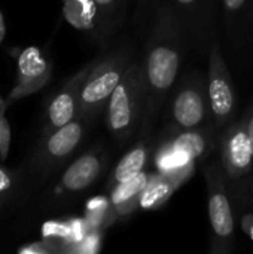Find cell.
Wrapping results in <instances>:
<instances>
[{
  "mask_svg": "<svg viewBox=\"0 0 253 254\" xmlns=\"http://www.w3.org/2000/svg\"><path fill=\"white\" fill-rule=\"evenodd\" d=\"M6 106H7V103L0 97V115H4V110H6Z\"/></svg>",
  "mask_w": 253,
  "mask_h": 254,
  "instance_id": "cell-29",
  "label": "cell"
},
{
  "mask_svg": "<svg viewBox=\"0 0 253 254\" xmlns=\"http://www.w3.org/2000/svg\"><path fill=\"white\" fill-rule=\"evenodd\" d=\"M10 147V127L4 115H0V159L4 161Z\"/></svg>",
  "mask_w": 253,
  "mask_h": 254,
  "instance_id": "cell-24",
  "label": "cell"
},
{
  "mask_svg": "<svg viewBox=\"0 0 253 254\" xmlns=\"http://www.w3.org/2000/svg\"><path fill=\"white\" fill-rule=\"evenodd\" d=\"M151 129H152V124L149 122L142 124V128L137 134L139 138L134 141L133 147L125 152V155L118 161V164L113 167L112 173L109 174L106 185H104L106 192H109L116 185L148 170V165L155 150V143H154Z\"/></svg>",
  "mask_w": 253,
  "mask_h": 254,
  "instance_id": "cell-12",
  "label": "cell"
},
{
  "mask_svg": "<svg viewBox=\"0 0 253 254\" xmlns=\"http://www.w3.org/2000/svg\"><path fill=\"white\" fill-rule=\"evenodd\" d=\"M186 31L170 3L158 6L143 60L146 110L143 122L154 124L167 94L173 89L183 58Z\"/></svg>",
  "mask_w": 253,
  "mask_h": 254,
  "instance_id": "cell-1",
  "label": "cell"
},
{
  "mask_svg": "<svg viewBox=\"0 0 253 254\" xmlns=\"http://www.w3.org/2000/svg\"><path fill=\"white\" fill-rule=\"evenodd\" d=\"M207 183V214L212 231L210 252L230 253L234 246L236 220L231 204L230 186L221 162L213 161L206 168Z\"/></svg>",
  "mask_w": 253,
  "mask_h": 254,
  "instance_id": "cell-5",
  "label": "cell"
},
{
  "mask_svg": "<svg viewBox=\"0 0 253 254\" xmlns=\"http://www.w3.org/2000/svg\"><path fill=\"white\" fill-rule=\"evenodd\" d=\"M219 162L230 190L242 192L253 179V149L246 124L231 122L219 138Z\"/></svg>",
  "mask_w": 253,
  "mask_h": 254,
  "instance_id": "cell-7",
  "label": "cell"
},
{
  "mask_svg": "<svg viewBox=\"0 0 253 254\" xmlns=\"http://www.w3.org/2000/svg\"><path fill=\"white\" fill-rule=\"evenodd\" d=\"M52 63L48 55L36 46L22 49L16 60V82L6 103L22 100L40 91L51 79Z\"/></svg>",
  "mask_w": 253,
  "mask_h": 254,
  "instance_id": "cell-10",
  "label": "cell"
},
{
  "mask_svg": "<svg viewBox=\"0 0 253 254\" xmlns=\"http://www.w3.org/2000/svg\"><path fill=\"white\" fill-rule=\"evenodd\" d=\"M195 167H188L177 173L164 174V173H151L148 186L145 188L140 196V208L151 211L164 207L173 193L194 174Z\"/></svg>",
  "mask_w": 253,
  "mask_h": 254,
  "instance_id": "cell-14",
  "label": "cell"
},
{
  "mask_svg": "<svg viewBox=\"0 0 253 254\" xmlns=\"http://www.w3.org/2000/svg\"><path fill=\"white\" fill-rule=\"evenodd\" d=\"M161 137L167 138L171 147L185 161H192L197 164L210 156V153L216 147V143H219L221 132L215 127V124H210L207 127L195 129L163 134Z\"/></svg>",
  "mask_w": 253,
  "mask_h": 254,
  "instance_id": "cell-13",
  "label": "cell"
},
{
  "mask_svg": "<svg viewBox=\"0 0 253 254\" xmlns=\"http://www.w3.org/2000/svg\"><path fill=\"white\" fill-rule=\"evenodd\" d=\"M101 246V232L89 231L79 243L69 247L67 254H94L100 250Z\"/></svg>",
  "mask_w": 253,
  "mask_h": 254,
  "instance_id": "cell-21",
  "label": "cell"
},
{
  "mask_svg": "<svg viewBox=\"0 0 253 254\" xmlns=\"http://www.w3.org/2000/svg\"><path fill=\"white\" fill-rule=\"evenodd\" d=\"M91 122L78 116L72 122L42 134V138L33 153L30 171L33 176L43 179L60 168L81 146Z\"/></svg>",
  "mask_w": 253,
  "mask_h": 254,
  "instance_id": "cell-6",
  "label": "cell"
},
{
  "mask_svg": "<svg viewBox=\"0 0 253 254\" xmlns=\"http://www.w3.org/2000/svg\"><path fill=\"white\" fill-rule=\"evenodd\" d=\"M253 225V213H246L242 219H240V226H242V231L248 235L251 228Z\"/></svg>",
  "mask_w": 253,
  "mask_h": 254,
  "instance_id": "cell-27",
  "label": "cell"
},
{
  "mask_svg": "<svg viewBox=\"0 0 253 254\" xmlns=\"http://www.w3.org/2000/svg\"><path fill=\"white\" fill-rule=\"evenodd\" d=\"M92 61L86 63L79 71H76L72 77H69L64 82V85L51 97L45 109V121H43L42 134L57 129L79 116L81 89L91 70Z\"/></svg>",
  "mask_w": 253,
  "mask_h": 254,
  "instance_id": "cell-11",
  "label": "cell"
},
{
  "mask_svg": "<svg viewBox=\"0 0 253 254\" xmlns=\"http://www.w3.org/2000/svg\"><path fill=\"white\" fill-rule=\"evenodd\" d=\"M248 237H249V238L253 241V225H252V228H251V231H249V234H248Z\"/></svg>",
  "mask_w": 253,
  "mask_h": 254,
  "instance_id": "cell-30",
  "label": "cell"
},
{
  "mask_svg": "<svg viewBox=\"0 0 253 254\" xmlns=\"http://www.w3.org/2000/svg\"><path fill=\"white\" fill-rule=\"evenodd\" d=\"M213 124L207 77L198 71L186 74L176 86L167 107L164 134L195 129Z\"/></svg>",
  "mask_w": 253,
  "mask_h": 254,
  "instance_id": "cell-4",
  "label": "cell"
},
{
  "mask_svg": "<svg viewBox=\"0 0 253 254\" xmlns=\"http://www.w3.org/2000/svg\"><path fill=\"white\" fill-rule=\"evenodd\" d=\"M243 121L246 124V129H248V134H249V138H251L253 149V106L249 109V112L243 116Z\"/></svg>",
  "mask_w": 253,
  "mask_h": 254,
  "instance_id": "cell-26",
  "label": "cell"
},
{
  "mask_svg": "<svg viewBox=\"0 0 253 254\" xmlns=\"http://www.w3.org/2000/svg\"><path fill=\"white\" fill-rule=\"evenodd\" d=\"M146 110V82L143 63L134 61L112 92L104 107V124L118 144L139 134Z\"/></svg>",
  "mask_w": 253,
  "mask_h": 254,
  "instance_id": "cell-2",
  "label": "cell"
},
{
  "mask_svg": "<svg viewBox=\"0 0 253 254\" xmlns=\"http://www.w3.org/2000/svg\"><path fill=\"white\" fill-rule=\"evenodd\" d=\"M4 34H6V25H4L3 15H1V12H0V43H1L3 39H4Z\"/></svg>",
  "mask_w": 253,
  "mask_h": 254,
  "instance_id": "cell-28",
  "label": "cell"
},
{
  "mask_svg": "<svg viewBox=\"0 0 253 254\" xmlns=\"http://www.w3.org/2000/svg\"><path fill=\"white\" fill-rule=\"evenodd\" d=\"M13 190H15L13 173L6 167H0V208L10 199Z\"/></svg>",
  "mask_w": 253,
  "mask_h": 254,
  "instance_id": "cell-23",
  "label": "cell"
},
{
  "mask_svg": "<svg viewBox=\"0 0 253 254\" xmlns=\"http://www.w3.org/2000/svg\"><path fill=\"white\" fill-rule=\"evenodd\" d=\"M134 61V49L130 42L118 45L115 49L92 61L91 70L81 89V118L92 124L100 116L112 92Z\"/></svg>",
  "mask_w": 253,
  "mask_h": 254,
  "instance_id": "cell-3",
  "label": "cell"
},
{
  "mask_svg": "<svg viewBox=\"0 0 253 254\" xmlns=\"http://www.w3.org/2000/svg\"><path fill=\"white\" fill-rule=\"evenodd\" d=\"M252 207H253V198H252Z\"/></svg>",
  "mask_w": 253,
  "mask_h": 254,
  "instance_id": "cell-31",
  "label": "cell"
},
{
  "mask_svg": "<svg viewBox=\"0 0 253 254\" xmlns=\"http://www.w3.org/2000/svg\"><path fill=\"white\" fill-rule=\"evenodd\" d=\"M171 7L177 13L186 34H191L197 31L195 24L200 21V10H203L204 0H171L170 1Z\"/></svg>",
  "mask_w": 253,
  "mask_h": 254,
  "instance_id": "cell-20",
  "label": "cell"
},
{
  "mask_svg": "<svg viewBox=\"0 0 253 254\" xmlns=\"http://www.w3.org/2000/svg\"><path fill=\"white\" fill-rule=\"evenodd\" d=\"M18 253L19 254H57L63 253V249L49 241V240H45L42 238L40 241H34V243H28L22 247L18 249Z\"/></svg>",
  "mask_w": 253,
  "mask_h": 254,
  "instance_id": "cell-22",
  "label": "cell"
},
{
  "mask_svg": "<svg viewBox=\"0 0 253 254\" xmlns=\"http://www.w3.org/2000/svg\"><path fill=\"white\" fill-rule=\"evenodd\" d=\"M107 162L109 153L103 143L82 153L61 174L55 189L57 196L73 198L88 190L104 173Z\"/></svg>",
  "mask_w": 253,
  "mask_h": 254,
  "instance_id": "cell-9",
  "label": "cell"
},
{
  "mask_svg": "<svg viewBox=\"0 0 253 254\" xmlns=\"http://www.w3.org/2000/svg\"><path fill=\"white\" fill-rule=\"evenodd\" d=\"M206 77L213 124L219 132H222L234 119L237 97L230 68L216 40L212 42L209 49V67Z\"/></svg>",
  "mask_w": 253,
  "mask_h": 254,
  "instance_id": "cell-8",
  "label": "cell"
},
{
  "mask_svg": "<svg viewBox=\"0 0 253 254\" xmlns=\"http://www.w3.org/2000/svg\"><path fill=\"white\" fill-rule=\"evenodd\" d=\"M160 0H137L136 6V21L137 22H146L151 16V13L155 10Z\"/></svg>",
  "mask_w": 253,
  "mask_h": 254,
  "instance_id": "cell-25",
  "label": "cell"
},
{
  "mask_svg": "<svg viewBox=\"0 0 253 254\" xmlns=\"http://www.w3.org/2000/svg\"><path fill=\"white\" fill-rule=\"evenodd\" d=\"M95 4L98 7V18H100L98 39L104 42L119 25L124 16L125 0H95Z\"/></svg>",
  "mask_w": 253,
  "mask_h": 254,
  "instance_id": "cell-18",
  "label": "cell"
},
{
  "mask_svg": "<svg viewBox=\"0 0 253 254\" xmlns=\"http://www.w3.org/2000/svg\"><path fill=\"white\" fill-rule=\"evenodd\" d=\"M63 15L76 30L100 34V18L95 0H63Z\"/></svg>",
  "mask_w": 253,
  "mask_h": 254,
  "instance_id": "cell-16",
  "label": "cell"
},
{
  "mask_svg": "<svg viewBox=\"0 0 253 254\" xmlns=\"http://www.w3.org/2000/svg\"><path fill=\"white\" fill-rule=\"evenodd\" d=\"M222 4L228 28L237 39H242L246 24L251 22L253 0H222Z\"/></svg>",
  "mask_w": 253,
  "mask_h": 254,
  "instance_id": "cell-19",
  "label": "cell"
},
{
  "mask_svg": "<svg viewBox=\"0 0 253 254\" xmlns=\"http://www.w3.org/2000/svg\"><path fill=\"white\" fill-rule=\"evenodd\" d=\"M151 173L148 170L116 185L109 190V201L118 219L128 217L140 208V196L148 186Z\"/></svg>",
  "mask_w": 253,
  "mask_h": 254,
  "instance_id": "cell-15",
  "label": "cell"
},
{
  "mask_svg": "<svg viewBox=\"0 0 253 254\" xmlns=\"http://www.w3.org/2000/svg\"><path fill=\"white\" fill-rule=\"evenodd\" d=\"M84 220L89 231H98V232H103L115 220H118V217L110 205L109 196L107 198L97 196V198L91 199L86 204V211H85Z\"/></svg>",
  "mask_w": 253,
  "mask_h": 254,
  "instance_id": "cell-17",
  "label": "cell"
}]
</instances>
